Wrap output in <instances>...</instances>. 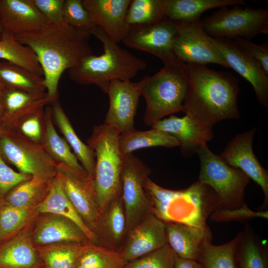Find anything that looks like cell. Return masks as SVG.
<instances>
[{"mask_svg":"<svg viewBox=\"0 0 268 268\" xmlns=\"http://www.w3.org/2000/svg\"><path fill=\"white\" fill-rule=\"evenodd\" d=\"M173 53L185 64L205 66L212 63L229 68L213 46L211 37L202 29L200 20L178 23Z\"/></svg>","mask_w":268,"mask_h":268,"instance_id":"obj_11","label":"cell"},{"mask_svg":"<svg viewBox=\"0 0 268 268\" xmlns=\"http://www.w3.org/2000/svg\"><path fill=\"white\" fill-rule=\"evenodd\" d=\"M90 35L65 22H47L14 38L36 54L43 71L46 92L53 100L58 95V84L63 72L93 55Z\"/></svg>","mask_w":268,"mask_h":268,"instance_id":"obj_1","label":"cell"},{"mask_svg":"<svg viewBox=\"0 0 268 268\" xmlns=\"http://www.w3.org/2000/svg\"><path fill=\"white\" fill-rule=\"evenodd\" d=\"M150 169L133 153L124 157L121 182L122 198L127 220V233L142 218L152 214L151 202L144 184Z\"/></svg>","mask_w":268,"mask_h":268,"instance_id":"obj_10","label":"cell"},{"mask_svg":"<svg viewBox=\"0 0 268 268\" xmlns=\"http://www.w3.org/2000/svg\"><path fill=\"white\" fill-rule=\"evenodd\" d=\"M211 42L229 67L233 68L253 87L258 102L268 106V75L260 64L232 39L213 38Z\"/></svg>","mask_w":268,"mask_h":268,"instance_id":"obj_13","label":"cell"},{"mask_svg":"<svg viewBox=\"0 0 268 268\" xmlns=\"http://www.w3.org/2000/svg\"><path fill=\"white\" fill-rule=\"evenodd\" d=\"M167 242L178 257L198 261L204 243L211 241L208 226L199 227L183 223L165 222Z\"/></svg>","mask_w":268,"mask_h":268,"instance_id":"obj_25","label":"cell"},{"mask_svg":"<svg viewBox=\"0 0 268 268\" xmlns=\"http://www.w3.org/2000/svg\"><path fill=\"white\" fill-rule=\"evenodd\" d=\"M30 232L36 247L62 243L90 242L72 221L50 213H39L30 225Z\"/></svg>","mask_w":268,"mask_h":268,"instance_id":"obj_18","label":"cell"},{"mask_svg":"<svg viewBox=\"0 0 268 268\" xmlns=\"http://www.w3.org/2000/svg\"><path fill=\"white\" fill-rule=\"evenodd\" d=\"M2 88H0V122H1V117H2V105H1V89Z\"/></svg>","mask_w":268,"mask_h":268,"instance_id":"obj_49","label":"cell"},{"mask_svg":"<svg viewBox=\"0 0 268 268\" xmlns=\"http://www.w3.org/2000/svg\"><path fill=\"white\" fill-rule=\"evenodd\" d=\"M132 0H82L97 26L114 42H122L130 26L127 14Z\"/></svg>","mask_w":268,"mask_h":268,"instance_id":"obj_19","label":"cell"},{"mask_svg":"<svg viewBox=\"0 0 268 268\" xmlns=\"http://www.w3.org/2000/svg\"><path fill=\"white\" fill-rule=\"evenodd\" d=\"M173 268H203L197 261L184 259L176 256L175 264Z\"/></svg>","mask_w":268,"mask_h":268,"instance_id":"obj_47","label":"cell"},{"mask_svg":"<svg viewBox=\"0 0 268 268\" xmlns=\"http://www.w3.org/2000/svg\"><path fill=\"white\" fill-rule=\"evenodd\" d=\"M238 268H268V245L250 225L241 231L235 253Z\"/></svg>","mask_w":268,"mask_h":268,"instance_id":"obj_30","label":"cell"},{"mask_svg":"<svg viewBox=\"0 0 268 268\" xmlns=\"http://www.w3.org/2000/svg\"><path fill=\"white\" fill-rule=\"evenodd\" d=\"M256 131L254 128L236 135L219 156L227 164L242 171L261 187L265 196L263 206L266 207L268 203V172L253 152L252 143Z\"/></svg>","mask_w":268,"mask_h":268,"instance_id":"obj_16","label":"cell"},{"mask_svg":"<svg viewBox=\"0 0 268 268\" xmlns=\"http://www.w3.org/2000/svg\"><path fill=\"white\" fill-rule=\"evenodd\" d=\"M119 134L115 128L104 123L93 127L87 141L95 156L93 182L100 214L113 200L122 195L124 157L119 146Z\"/></svg>","mask_w":268,"mask_h":268,"instance_id":"obj_6","label":"cell"},{"mask_svg":"<svg viewBox=\"0 0 268 268\" xmlns=\"http://www.w3.org/2000/svg\"><path fill=\"white\" fill-rule=\"evenodd\" d=\"M164 19V0H132L127 14L130 26L152 25Z\"/></svg>","mask_w":268,"mask_h":268,"instance_id":"obj_39","label":"cell"},{"mask_svg":"<svg viewBox=\"0 0 268 268\" xmlns=\"http://www.w3.org/2000/svg\"><path fill=\"white\" fill-rule=\"evenodd\" d=\"M126 263L119 251L88 242L82 245L73 268H123Z\"/></svg>","mask_w":268,"mask_h":268,"instance_id":"obj_33","label":"cell"},{"mask_svg":"<svg viewBox=\"0 0 268 268\" xmlns=\"http://www.w3.org/2000/svg\"><path fill=\"white\" fill-rule=\"evenodd\" d=\"M37 208L39 213H50L68 219L81 229L91 243L99 245L96 236L85 224L65 194L57 174L49 194Z\"/></svg>","mask_w":268,"mask_h":268,"instance_id":"obj_29","label":"cell"},{"mask_svg":"<svg viewBox=\"0 0 268 268\" xmlns=\"http://www.w3.org/2000/svg\"><path fill=\"white\" fill-rule=\"evenodd\" d=\"M176 256L167 243L155 251L127 262L123 268H173Z\"/></svg>","mask_w":268,"mask_h":268,"instance_id":"obj_41","label":"cell"},{"mask_svg":"<svg viewBox=\"0 0 268 268\" xmlns=\"http://www.w3.org/2000/svg\"><path fill=\"white\" fill-rule=\"evenodd\" d=\"M120 150L124 157L141 148L163 146H179L178 140L172 135L154 128L148 131H139L135 129L120 134L118 138Z\"/></svg>","mask_w":268,"mask_h":268,"instance_id":"obj_32","label":"cell"},{"mask_svg":"<svg viewBox=\"0 0 268 268\" xmlns=\"http://www.w3.org/2000/svg\"><path fill=\"white\" fill-rule=\"evenodd\" d=\"M57 171L65 194L85 224L93 232L100 216L93 179L89 175L78 174L62 163L57 164Z\"/></svg>","mask_w":268,"mask_h":268,"instance_id":"obj_15","label":"cell"},{"mask_svg":"<svg viewBox=\"0 0 268 268\" xmlns=\"http://www.w3.org/2000/svg\"><path fill=\"white\" fill-rule=\"evenodd\" d=\"M48 22H63L65 0H31Z\"/></svg>","mask_w":268,"mask_h":268,"instance_id":"obj_46","label":"cell"},{"mask_svg":"<svg viewBox=\"0 0 268 268\" xmlns=\"http://www.w3.org/2000/svg\"><path fill=\"white\" fill-rule=\"evenodd\" d=\"M223 7L211 12L200 21L201 27L210 37L248 40L260 34H268V9Z\"/></svg>","mask_w":268,"mask_h":268,"instance_id":"obj_8","label":"cell"},{"mask_svg":"<svg viewBox=\"0 0 268 268\" xmlns=\"http://www.w3.org/2000/svg\"><path fill=\"white\" fill-rule=\"evenodd\" d=\"M103 45L104 52L98 56L85 57L68 69L69 78L81 85L94 84L106 93L115 79L131 81L147 67L146 62L113 41L97 26L91 32Z\"/></svg>","mask_w":268,"mask_h":268,"instance_id":"obj_4","label":"cell"},{"mask_svg":"<svg viewBox=\"0 0 268 268\" xmlns=\"http://www.w3.org/2000/svg\"><path fill=\"white\" fill-rule=\"evenodd\" d=\"M82 244L67 242L36 248L44 264V268H73Z\"/></svg>","mask_w":268,"mask_h":268,"instance_id":"obj_38","label":"cell"},{"mask_svg":"<svg viewBox=\"0 0 268 268\" xmlns=\"http://www.w3.org/2000/svg\"><path fill=\"white\" fill-rule=\"evenodd\" d=\"M30 225L0 244V268H44Z\"/></svg>","mask_w":268,"mask_h":268,"instance_id":"obj_24","label":"cell"},{"mask_svg":"<svg viewBox=\"0 0 268 268\" xmlns=\"http://www.w3.org/2000/svg\"><path fill=\"white\" fill-rule=\"evenodd\" d=\"M38 213L37 207H18L0 201V244L29 226Z\"/></svg>","mask_w":268,"mask_h":268,"instance_id":"obj_36","label":"cell"},{"mask_svg":"<svg viewBox=\"0 0 268 268\" xmlns=\"http://www.w3.org/2000/svg\"><path fill=\"white\" fill-rule=\"evenodd\" d=\"M167 243L165 222L149 214L127 233L119 251L128 262L155 251Z\"/></svg>","mask_w":268,"mask_h":268,"instance_id":"obj_17","label":"cell"},{"mask_svg":"<svg viewBox=\"0 0 268 268\" xmlns=\"http://www.w3.org/2000/svg\"><path fill=\"white\" fill-rule=\"evenodd\" d=\"M152 76H145L141 95L146 108L143 121L152 126L167 115L182 111L188 87L186 64L175 56Z\"/></svg>","mask_w":268,"mask_h":268,"instance_id":"obj_5","label":"cell"},{"mask_svg":"<svg viewBox=\"0 0 268 268\" xmlns=\"http://www.w3.org/2000/svg\"><path fill=\"white\" fill-rule=\"evenodd\" d=\"M52 117L64 135L65 139L73 151L79 162L88 174L93 179L95 166V156L93 151L84 143L75 132L68 117L64 112L59 100L58 95L51 103Z\"/></svg>","mask_w":268,"mask_h":268,"instance_id":"obj_26","label":"cell"},{"mask_svg":"<svg viewBox=\"0 0 268 268\" xmlns=\"http://www.w3.org/2000/svg\"><path fill=\"white\" fill-rule=\"evenodd\" d=\"M144 188L152 214L164 222L206 227L208 217L220 209L214 191L198 181L187 189L171 190L159 186L148 178Z\"/></svg>","mask_w":268,"mask_h":268,"instance_id":"obj_3","label":"cell"},{"mask_svg":"<svg viewBox=\"0 0 268 268\" xmlns=\"http://www.w3.org/2000/svg\"><path fill=\"white\" fill-rule=\"evenodd\" d=\"M1 122L7 129H13L24 117L51 104L46 92H32L4 86L1 90Z\"/></svg>","mask_w":268,"mask_h":268,"instance_id":"obj_21","label":"cell"},{"mask_svg":"<svg viewBox=\"0 0 268 268\" xmlns=\"http://www.w3.org/2000/svg\"><path fill=\"white\" fill-rule=\"evenodd\" d=\"M63 19L65 22L72 27L90 34L97 27L83 6L82 0H65Z\"/></svg>","mask_w":268,"mask_h":268,"instance_id":"obj_40","label":"cell"},{"mask_svg":"<svg viewBox=\"0 0 268 268\" xmlns=\"http://www.w3.org/2000/svg\"><path fill=\"white\" fill-rule=\"evenodd\" d=\"M99 245L119 251L127 235V220L122 195L113 200L100 214L93 230Z\"/></svg>","mask_w":268,"mask_h":268,"instance_id":"obj_23","label":"cell"},{"mask_svg":"<svg viewBox=\"0 0 268 268\" xmlns=\"http://www.w3.org/2000/svg\"><path fill=\"white\" fill-rule=\"evenodd\" d=\"M47 22L31 0H0L3 34L15 37L38 29Z\"/></svg>","mask_w":268,"mask_h":268,"instance_id":"obj_22","label":"cell"},{"mask_svg":"<svg viewBox=\"0 0 268 268\" xmlns=\"http://www.w3.org/2000/svg\"><path fill=\"white\" fill-rule=\"evenodd\" d=\"M7 129L3 126L1 122H0V136Z\"/></svg>","mask_w":268,"mask_h":268,"instance_id":"obj_48","label":"cell"},{"mask_svg":"<svg viewBox=\"0 0 268 268\" xmlns=\"http://www.w3.org/2000/svg\"><path fill=\"white\" fill-rule=\"evenodd\" d=\"M32 177L13 170L6 164L0 153V201L14 187Z\"/></svg>","mask_w":268,"mask_h":268,"instance_id":"obj_44","label":"cell"},{"mask_svg":"<svg viewBox=\"0 0 268 268\" xmlns=\"http://www.w3.org/2000/svg\"><path fill=\"white\" fill-rule=\"evenodd\" d=\"M179 24L168 19L149 25L130 26L122 42L128 47L145 52L163 62L175 56L173 43Z\"/></svg>","mask_w":268,"mask_h":268,"instance_id":"obj_14","label":"cell"},{"mask_svg":"<svg viewBox=\"0 0 268 268\" xmlns=\"http://www.w3.org/2000/svg\"><path fill=\"white\" fill-rule=\"evenodd\" d=\"M241 49L249 54L260 64L265 73L268 75V44L267 42L259 45L251 40L241 37L232 39Z\"/></svg>","mask_w":268,"mask_h":268,"instance_id":"obj_45","label":"cell"},{"mask_svg":"<svg viewBox=\"0 0 268 268\" xmlns=\"http://www.w3.org/2000/svg\"><path fill=\"white\" fill-rule=\"evenodd\" d=\"M245 5L243 0H164L165 19L177 23L200 20L204 11L214 8Z\"/></svg>","mask_w":268,"mask_h":268,"instance_id":"obj_28","label":"cell"},{"mask_svg":"<svg viewBox=\"0 0 268 268\" xmlns=\"http://www.w3.org/2000/svg\"><path fill=\"white\" fill-rule=\"evenodd\" d=\"M0 153L5 162L20 173L47 180H53L57 176V163L43 145L14 129L6 130L0 136Z\"/></svg>","mask_w":268,"mask_h":268,"instance_id":"obj_9","label":"cell"},{"mask_svg":"<svg viewBox=\"0 0 268 268\" xmlns=\"http://www.w3.org/2000/svg\"><path fill=\"white\" fill-rule=\"evenodd\" d=\"M44 108H40L21 119L13 129L28 139L42 144L45 132Z\"/></svg>","mask_w":268,"mask_h":268,"instance_id":"obj_42","label":"cell"},{"mask_svg":"<svg viewBox=\"0 0 268 268\" xmlns=\"http://www.w3.org/2000/svg\"><path fill=\"white\" fill-rule=\"evenodd\" d=\"M45 132L42 145L57 163H62L81 175H89L64 138L57 133L52 117L51 107L44 110Z\"/></svg>","mask_w":268,"mask_h":268,"instance_id":"obj_27","label":"cell"},{"mask_svg":"<svg viewBox=\"0 0 268 268\" xmlns=\"http://www.w3.org/2000/svg\"><path fill=\"white\" fill-rule=\"evenodd\" d=\"M186 64L189 87L182 111L211 127L223 120L239 118L238 79L205 66Z\"/></svg>","mask_w":268,"mask_h":268,"instance_id":"obj_2","label":"cell"},{"mask_svg":"<svg viewBox=\"0 0 268 268\" xmlns=\"http://www.w3.org/2000/svg\"><path fill=\"white\" fill-rule=\"evenodd\" d=\"M3 86L4 85L0 82V88H2L3 87Z\"/></svg>","mask_w":268,"mask_h":268,"instance_id":"obj_51","label":"cell"},{"mask_svg":"<svg viewBox=\"0 0 268 268\" xmlns=\"http://www.w3.org/2000/svg\"><path fill=\"white\" fill-rule=\"evenodd\" d=\"M2 35H3V31H2V29L0 25V40L2 38Z\"/></svg>","mask_w":268,"mask_h":268,"instance_id":"obj_50","label":"cell"},{"mask_svg":"<svg viewBox=\"0 0 268 268\" xmlns=\"http://www.w3.org/2000/svg\"><path fill=\"white\" fill-rule=\"evenodd\" d=\"M145 77L138 82L112 80L107 89L109 106L104 124L119 134L134 130V119Z\"/></svg>","mask_w":268,"mask_h":268,"instance_id":"obj_12","label":"cell"},{"mask_svg":"<svg viewBox=\"0 0 268 268\" xmlns=\"http://www.w3.org/2000/svg\"><path fill=\"white\" fill-rule=\"evenodd\" d=\"M241 231L230 241L221 245H214L211 241L203 244L198 262L203 268H238L235 258Z\"/></svg>","mask_w":268,"mask_h":268,"instance_id":"obj_37","label":"cell"},{"mask_svg":"<svg viewBox=\"0 0 268 268\" xmlns=\"http://www.w3.org/2000/svg\"><path fill=\"white\" fill-rule=\"evenodd\" d=\"M0 59L17 65L44 77L38 59L32 49L13 36L3 34L0 40Z\"/></svg>","mask_w":268,"mask_h":268,"instance_id":"obj_35","label":"cell"},{"mask_svg":"<svg viewBox=\"0 0 268 268\" xmlns=\"http://www.w3.org/2000/svg\"><path fill=\"white\" fill-rule=\"evenodd\" d=\"M0 82L4 86L29 92H46L43 76L5 61L0 60Z\"/></svg>","mask_w":268,"mask_h":268,"instance_id":"obj_34","label":"cell"},{"mask_svg":"<svg viewBox=\"0 0 268 268\" xmlns=\"http://www.w3.org/2000/svg\"><path fill=\"white\" fill-rule=\"evenodd\" d=\"M170 134L179 141L182 153L190 155L213 137L212 127L202 124L187 115L178 117L171 115L151 127Z\"/></svg>","mask_w":268,"mask_h":268,"instance_id":"obj_20","label":"cell"},{"mask_svg":"<svg viewBox=\"0 0 268 268\" xmlns=\"http://www.w3.org/2000/svg\"><path fill=\"white\" fill-rule=\"evenodd\" d=\"M268 211H254L251 210L246 203L243 206L232 209H220L210 215L211 220L216 222L229 221H245L256 217L268 218Z\"/></svg>","mask_w":268,"mask_h":268,"instance_id":"obj_43","label":"cell"},{"mask_svg":"<svg viewBox=\"0 0 268 268\" xmlns=\"http://www.w3.org/2000/svg\"><path fill=\"white\" fill-rule=\"evenodd\" d=\"M196 153L201 162L198 181L214 191L220 209H235L245 205V189L250 180L248 176L226 163L208 148L206 143L200 146Z\"/></svg>","mask_w":268,"mask_h":268,"instance_id":"obj_7","label":"cell"},{"mask_svg":"<svg viewBox=\"0 0 268 268\" xmlns=\"http://www.w3.org/2000/svg\"><path fill=\"white\" fill-rule=\"evenodd\" d=\"M53 180L32 177L14 187L2 201L15 207L36 208L49 194Z\"/></svg>","mask_w":268,"mask_h":268,"instance_id":"obj_31","label":"cell"}]
</instances>
